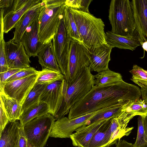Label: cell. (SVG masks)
<instances>
[{"label": "cell", "instance_id": "cell-1", "mask_svg": "<svg viewBox=\"0 0 147 147\" xmlns=\"http://www.w3.org/2000/svg\"><path fill=\"white\" fill-rule=\"evenodd\" d=\"M141 96L138 87L123 80L109 85H95L71 108L68 118H74L104 108L122 105L129 100L139 99Z\"/></svg>", "mask_w": 147, "mask_h": 147}, {"label": "cell", "instance_id": "cell-2", "mask_svg": "<svg viewBox=\"0 0 147 147\" xmlns=\"http://www.w3.org/2000/svg\"><path fill=\"white\" fill-rule=\"evenodd\" d=\"M69 8L76 24L82 43L90 53L107 44L104 30L105 25L101 19L89 12Z\"/></svg>", "mask_w": 147, "mask_h": 147}, {"label": "cell", "instance_id": "cell-3", "mask_svg": "<svg viewBox=\"0 0 147 147\" xmlns=\"http://www.w3.org/2000/svg\"><path fill=\"white\" fill-rule=\"evenodd\" d=\"M95 85L94 76L91 73L89 66L83 67L70 82L65 81L62 102L54 117L55 120L69 113L71 108L86 94Z\"/></svg>", "mask_w": 147, "mask_h": 147}, {"label": "cell", "instance_id": "cell-4", "mask_svg": "<svg viewBox=\"0 0 147 147\" xmlns=\"http://www.w3.org/2000/svg\"><path fill=\"white\" fill-rule=\"evenodd\" d=\"M66 0H42L38 18L40 39L45 45L52 42L57 33Z\"/></svg>", "mask_w": 147, "mask_h": 147}, {"label": "cell", "instance_id": "cell-5", "mask_svg": "<svg viewBox=\"0 0 147 147\" xmlns=\"http://www.w3.org/2000/svg\"><path fill=\"white\" fill-rule=\"evenodd\" d=\"M109 18L111 32L122 36H129L136 31L132 2L129 0H112L110 2Z\"/></svg>", "mask_w": 147, "mask_h": 147}, {"label": "cell", "instance_id": "cell-6", "mask_svg": "<svg viewBox=\"0 0 147 147\" xmlns=\"http://www.w3.org/2000/svg\"><path fill=\"white\" fill-rule=\"evenodd\" d=\"M55 120L49 113L35 118L23 126L28 143L35 147H45Z\"/></svg>", "mask_w": 147, "mask_h": 147}, {"label": "cell", "instance_id": "cell-7", "mask_svg": "<svg viewBox=\"0 0 147 147\" xmlns=\"http://www.w3.org/2000/svg\"><path fill=\"white\" fill-rule=\"evenodd\" d=\"M90 53L82 42L71 40L65 79L70 82L84 67L89 66Z\"/></svg>", "mask_w": 147, "mask_h": 147}, {"label": "cell", "instance_id": "cell-8", "mask_svg": "<svg viewBox=\"0 0 147 147\" xmlns=\"http://www.w3.org/2000/svg\"><path fill=\"white\" fill-rule=\"evenodd\" d=\"M107 108L74 118L69 119L64 117L56 120L53 125L50 137L62 138H70L74 131L81 126L87 125L90 119Z\"/></svg>", "mask_w": 147, "mask_h": 147}, {"label": "cell", "instance_id": "cell-9", "mask_svg": "<svg viewBox=\"0 0 147 147\" xmlns=\"http://www.w3.org/2000/svg\"><path fill=\"white\" fill-rule=\"evenodd\" d=\"M71 39L65 28L63 17L52 40L53 51L61 73L65 76L67 67Z\"/></svg>", "mask_w": 147, "mask_h": 147}, {"label": "cell", "instance_id": "cell-10", "mask_svg": "<svg viewBox=\"0 0 147 147\" xmlns=\"http://www.w3.org/2000/svg\"><path fill=\"white\" fill-rule=\"evenodd\" d=\"M64 79L47 84L42 93L39 102L46 103L49 113L54 117L61 104L65 87Z\"/></svg>", "mask_w": 147, "mask_h": 147}, {"label": "cell", "instance_id": "cell-11", "mask_svg": "<svg viewBox=\"0 0 147 147\" xmlns=\"http://www.w3.org/2000/svg\"><path fill=\"white\" fill-rule=\"evenodd\" d=\"M38 74L6 82L4 92L22 105L36 83Z\"/></svg>", "mask_w": 147, "mask_h": 147}, {"label": "cell", "instance_id": "cell-12", "mask_svg": "<svg viewBox=\"0 0 147 147\" xmlns=\"http://www.w3.org/2000/svg\"><path fill=\"white\" fill-rule=\"evenodd\" d=\"M7 64L10 69L29 67L30 61L21 42L14 43L11 39L5 42Z\"/></svg>", "mask_w": 147, "mask_h": 147}, {"label": "cell", "instance_id": "cell-13", "mask_svg": "<svg viewBox=\"0 0 147 147\" xmlns=\"http://www.w3.org/2000/svg\"><path fill=\"white\" fill-rule=\"evenodd\" d=\"M131 119L120 113L118 116L111 119L105 135V140L108 147L116 143L123 137L129 135L134 128L133 127H127Z\"/></svg>", "mask_w": 147, "mask_h": 147}, {"label": "cell", "instance_id": "cell-14", "mask_svg": "<svg viewBox=\"0 0 147 147\" xmlns=\"http://www.w3.org/2000/svg\"><path fill=\"white\" fill-rule=\"evenodd\" d=\"M20 42L29 57L37 56L38 52L45 46L39 37L38 18L27 28L22 36Z\"/></svg>", "mask_w": 147, "mask_h": 147}, {"label": "cell", "instance_id": "cell-15", "mask_svg": "<svg viewBox=\"0 0 147 147\" xmlns=\"http://www.w3.org/2000/svg\"><path fill=\"white\" fill-rule=\"evenodd\" d=\"M111 118L97 121L78 128L70 137L73 146L77 147H88L89 144L96 132Z\"/></svg>", "mask_w": 147, "mask_h": 147}, {"label": "cell", "instance_id": "cell-16", "mask_svg": "<svg viewBox=\"0 0 147 147\" xmlns=\"http://www.w3.org/2000/svg\"><path fill=\"white\" fill-rule=\"evenodd\" d=\"M136 29L140 43L147 41V0H132Z\"/></svg>", "mask_w": 147, "mask_h": 147}, {"label": "cell", "instance_id": "cell-17", "mask_svg": "<svg viewBox=\"0 0 147 147\" xmlns=\"http://www.w3.org/2000/svg\"><path fill=\"white\" fill-rule=\"evenodd\" d=\"M113 47L107 44L97 48L90 53V65L91 71L98 73L108 69L111 60L110 55Z\"/></svg>", "mask_w": 147, "mask_h": 147}, {"label": "cell", "instance_id": "cell-18", "mask_svg": "<svg viewBox=\"0 0 147 147\" xmlns=\"http://www.w3.org/2000/svg\"><path fill=\"white\" fill-rule=\"evenodd\" d=\"M42 4V0L29 9L17 23L14 28L13 38L11 39L14 43L20 42L22 37L27 28L38 18Z\"/></svg>", "mask_w": 147, "mask_h": 147}, {"label": "cell", "instance_id": "cell-19", "mask_svg": "<svg viewBox=\"0 0 147 147\" xmlns=\"http://www.w3.org/2000/svg\"><path fill=\"white\" fill-rule=\"evenodd\" d=\"M106 34L107 44L113 48L133 51L137 47L141 46L140 37L137 31L129 36L118 35L110 31L106 32Z\"/></svg>", "mask_w": 147, "mask_h": 147}, {"label": "cell", "instance_id": "cell-20", "mask_svg": "<svg viewBox=\"0 0 147 147\" xmlns=\"http://www.w3.org/2000/svg\"><path fill=\"white\" fill-rule=\"evenodd\" d=\"M20 121L8 122L0 134V147H18Z\"/></svg>", "mask_w": 147, "mask_h": 147}, {"label": "cell", "instance_id": "cell-21", "mask_svg": "<svg viewBox=\"0 0 147 147\" xmlns=\"http://www.w3.org/2000/svg\"><path fill=\"white\" fill-rule=\"evenodd\" d=\"M41 0H28L22 7L10 12L3 16L4 32L7 33L15 28L17 23L24 13L34 5L42 1Z\"/></svg>", "mask_w": 147, "mask_h": 147}, {"label": "cell", "instance_id": "cell-22", "mask_svg": "<svg viewBox=\"0 0 147 147\" xmlns=\"http://www.w3.org/2000/svg\"><path fill=\"white\" fill-rule=\"evenodd\" d=\"M0 103L6 113L9 121L13 122L19 120L23 112L22 105L14 98L6 94L4 92H0Z\"/></svg>", "mask_w": 147, "mask_h": 147}, {"label": "cell", "instance_id": "cell-23", "mask_svg": "<svg viewBox=\"0 0 147 147\" xmlns=\"http://www.w3.org/2000/svg\"><path fill=\"white\" fill-rule=\"evenodd\" d=\"M37 56L38 62L42 67L61 73L55 58L52 42L45 45Z\"/></svg>", "mask_w": 147, "mask_h": 147}, {"label": "cell", "instance_id": "cell-24", "mask_svg": "<svg viewBox=\"0 0 147 147\" xmlns=\"http://www.w3.org/2000/svg\"><path fill=\"white\" fill-rule=\"evenodd\" d=\"M120 113L131 119L136 115H145L147 114V104L141 98L130 100L122 105Z\"/></svg>", "mask_w": 147, "mask_h": 147}, {"label": "cell", "instance_id": "cell-25", "mask_svg": "<svg viewBox=\"0 0 147 147\" xmlns=\"http://www.w3.org/2000/svg\"><path fill=\"white\" fill-rule=\"evenodd\" d=\"M49 113L47 104L39 102L24 110L20 119V123L23 126L32 119Z\"/></svg>", "mask_w": 147, "mask_h": 147}, {"label": "cell", "instance_id": "cell-26", "mask_svg": "<svg viewBox=\"0 0 147 147\" xmlns=\"http://www.w3.org/2000/svg\"><path fill=\"white\" fill-rule=\"evenodd\" d=\"M64 26L67 33L72 40L82 42L76 24L69 8L65 6L63 13Z\"/></svg>", "mask_w": 147, "mask_h": 147}, {"label": "cell", "instance_id": "cell-27", "mask_svg": "<svg viewBox=\"0 0 147 147\" xmlns=\"http://www.w3.org/2000/svg\"><path fill=\"white\" fill-rule=\"evenodd\" d=\"M94 76L95 85L98 86L112 85L123 80L122 76L120 73L109 69L98 73Z\"/></svg>", "mask_w": 147, "mask_h": 147}, {"label": "cell", "instance_id": "cell-28", "mask_svg": "<svg viewBox=\"0 0 147 147\" xmlns=\"http://www.w3.org/2000/svg\"><path fill=\"white\" fill-rule=\"evenodd\" d=\"M38 74L36 83L38 84H48L65 79V76L61 73L47 68L39 71Z\"/></svg>", "mask_w": 147, "mask_h": 147}, {"label": "cell", "instance_id": "cell-29", "mask_svg": "<svg viewBox=\"0 0 147 147\" xmlns=\"http://www.w3.org/2000/svg\"><path fill=\"white\" fill-rule=\"evenodd\" d=\"M110 119L100 127L91 140L88 147H108L105 140L106 131L110 123Z\"/></svg>", "mask_w": 147, "mask_h": 147}, {"label": "cell", "instance_id": "cell-30", "mask_svg": "<svg viewBox=\"0 0 147 147\" xmlns=\"http://www.w3.org/2000/svg\"><path fill=\"white\" fill-rule=\"evenodd\" d=\"M47 84H35L22 105L23 111L40 102V96Z\"/></svg>", "mask_w": 147, "mask_h": 147}, {"label": "cell", "instance_id": "cell-31", "mask_svg": "<svg viewBox=\"0 0 147 147\" xmlns=\"http://www.w3.org/2000/svg\"><path fill=\"white\" fill-rule=\"evenodd\" d=\"M3 11L1 10L0 34V73L7 71L10 69L7 60L5 51V42L4 38V27L3 21Z\"/></svg>", "mask_w": 147, "mask_h": 147}, {"label": "cell", "instance_id": "cell-32", "mask_svg": "<svg viewBox=\"0 0 147 147\" xmlns=\"http://www.w3.org/2000/svg\"><path fill=\"white\" fill-rule=\"evenodd\" d=\"M143 116H139L138 118V130L137 138L134 147H146L147 146V137L143 125Z\"/></svg>", "mask_w": 147, "mask_h": 147}, {"label": "cell", "instance_id": "cell-33", "mask_svg": "<svg viewBox=\"0 0 147 147\" xmlns=\"http://www.w3.org/2000/svg\"><path fill=\"white\" fill-rule=\"evenodd\" d=\"M92 0H66L65 6L75 10L88 12L89 6Z\"/></svg>", "mask_w": 147, "mask_h": 147}, {"label": "cell", "instance_id": "cell-34", "mask_svg": "<svg viewBox=\"0 0 147 147\" xmlns=\"http://www.w3.org/2000/svg\"><path fill=\"white\" fill-rule=\"evenodd\" d=\"M39 71L33 67H30L22 69L11 76L7 80V82L24 78L30 76L38 74Z\"/></svg>", "mask_w": 147, "mask_h": 147}, {"label": "cell", "instance_id": "cell-35", "mask_svg": "<svg viewBox=\"0 0 147 147\" xmlns=\"http://www.w3.org/2000/svg\"><path fill=\"white\" fill-rule=\"evenodd\" d=\"M22 69H11L5 72L0 73V92H4V88L7 80Z\"/></svg>", "mask_w": 147, "mask_h": 147}, {"label": "cell", "instance_id": "cell-36", "mask_svg": "<svg viewBox=\"0 0 147 147\" xmlns=\"http://www.w3.org/2000/svg\"><path fill=\"white\" fill-rule=\"evenodd\" d=\"M18 147H29L28 142L25 134L23 125L20 123L19 127V137Z\"/></svg>", "mask_w": 147, "mask_h": 147}, {"label": "cell", "instance_id": "cell-37", "mask_svg": "<svg viewBox=\"0 0 147 147\" xmlns=\"http://www.w3.org/2000/svg\"><path fill=\"white\" fill-rule=\"evenodd\" d=\"M0 134H1L9 122V120L3 106L0 103Z\"/></svg>", "mask_w": 147, "mask_h": 147}, {"label": "cell", "instance_id": "cell-38", "mask_svg": "<svg viewBox=\"0 0 147 147\" xmlns=\"http://www.w3.org/2000/svg\"><path fill=\"white\" fill-rule=\"evenodd\" d=\"M140 87V90L142 99L147 104V84H138Z\"/></svg>", "mask_w": 147, "mask_h": 147}, {"label": "cell", "instance_id": "cell-39", "mask_svg": "<svg viewBox=\"0 0 147 147\" xmlns=\"http://www.w3.org/2000/svg\"><path fill=\"white\" fill-rule=\"evenodd\" d=\"M116 147H134L133 144L128 142L124 140H118L116 144Z\"/></svg>", "mask_w": 147, "mask_h": 147}, {"label": "cell", "instance_id": "cell-40", "mask_svg": "<svg viewBox=\"0 0 147 147\" xmlns=\"http://www.w3.org/2000/svg\"><path fill=\"white\" fill-rule=\"evenodd\" d=\"M143 125L145 132L147 137V114L143 116Z\"/></svg>", "mask_w": 147, "mask_h": 147}, {"label": "cell", "instance_id": "cell-41", "mask_svg": "<svg viewBox=\"0 0 147 147\" xmlns=\"http://www.w3.org/2000/svg\"><path fill=\"white\" fill-rule=\"evenodd\" d=\"M141 45L144 51L147 52V41L141 43Z\"/></svg>", "mask_w": 147, "mask_h": 147}, {"label": "cell", "instance_id": "cell-42", "mask_svg": "<svg viewBox=\"0 0 147 147\" xmlns=\"http://www.w3.org/2000/svg\"><path fill=\"white\" fill-rule=\"evenodd\" d=\"M28 146L29 147H35L34 146H33L32 145H31L30 144H29L28 143Z\"/></svg>", "mask_w": 147, "mask_h": 147}]
</instances>
